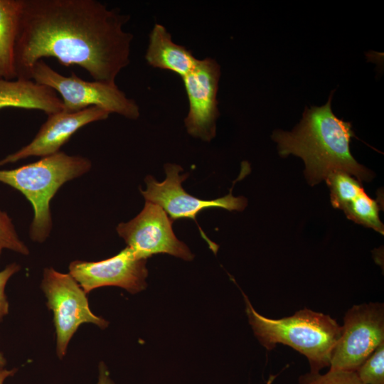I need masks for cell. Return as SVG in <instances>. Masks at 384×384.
Masks as SVG:
<instances>
[{
	"label": "cell",
	"instance_id": "1",
	"mask_svg": "<svg viewBox=\"0 0 384 384\" xmlns=\"http://www.w3.org/2000/svg\"><path fill=\"white\" fill-rule=\"evenodd\" d=\"M130 16L97 0H22L14 48L16 78L30 80L33 65L53 57L78 65L96 81L115 83L130 63Z\"/></svg>",
	"mask_w": 384,
	"mask_h": 384
},
{
	"label": "cell",
	"instance_id": "18",
	"mask_svg": "<svg viewBox=\"0 0 384 384\" xmlns=\"http://www.w3.org/2000/svg\"><path fill=\"white\" fill-rule=\"evenodd\" d=\"M299 384H363L356 371L330 369L324 374L309 372L301 375Z\"/></svg>",
	"mask_w": 384,
	"mask_h": 384
},
{
	"label": "cell",
	"instance_id": "22",
	"mask_svg": "<svg viewBox=\"0 0 384 384\" xmlns=\"http://www.w3.org/2000/svg\"><path fill=\"white\" fill-rule=\"evenodd\" d=\"M16 371V368H12L10 370L6 368H0V384H4L5 380L9 377L14 376Z\"/></svg>",
	"mask_w": 384,
	"mask_h": 384
},
{
	"label": "cell",
	"instance_id": "15",
	"mask_svg": "<svg viewBox=\"0 0 384 384\" xmlns=\"http://www.w3.org/2000/svg\"><path fill=\"white\" fill-rule=\"evenodd\" d=\"M149 65L169 70L181 78L196 67L198 59L186 47L174 42L171 34L160 23H155L145 53Z\"/></svg>",
	"mask_w": 384,
	"mask_h": 384
},
{
	"label": "cell",
	"instance_id": "4",
	"mask_svg": "<svg viewBox=\"0 0 384 384\" xmlns=\"http://www.w3.org/2000/svg\"><path fill=\"white\" fill-rule=\"evenodd\" d=\"M91 166L89 159L60 151L14 169L0 170V182L22 193L33 206L34 216L29 230L33 241L42 243L50 235L53 225L50 202L58 189L88 172Z\"/></svg>",
	"mask_w": 384,
	"mask_h": 384
},
{
	"label": "cell",
	"instance_id": "17",
	"mask_svg": "<svg viewBox=\"0 0 384 384\" xmlns=\"http://www.w3.org/2000/svg\"><path fill=\"white\" fill-rule=\"evenodd\" d=\"M356 373L363 384H384V342L364 361Z\"/></svg>",
	"mask_w": 384,
	"mask_h": 384
},
{
	"label": "cell",
	"instance_id": "3",
	"mask_svg": "<svg viewBox=\"0 0 384 384\" xmlns=\"http://www.w3.org/2000/svg\"><path fill=\"white\" fill-rule=\"evenodd\" d=\"M245 311L255 336L267 351L279 343L304 355L311 373L330 367L341 326L331 316L304 308L292 316L271 319L259 314L242 293Z\"/></svg>",
	"mask_w": 384,
	"mask_h": 384
},
{
	"label": "cell",
	"instance_id": "7",
	"mask_svg": "<svg viewBox=\"0 0 384 384\" xmlns=\"http://www.w3.org/2000/svg\"><path fill=\"white\" fill-rule=\"evenodd\" d=\"M383 342V303L353 305L344 316L329 368L356 371Z\"/></svg>",
	"mask_w": 384,
	"mask_h": 384
},
{
	"label": "cell",
	"instance_id": "14",
	"mask_svg": "<svg viewBox=\"0 0 384 384\" xmlns=\"http://www.w3.org/2000/svg\"><path fill=\"white\" fill-rule=\"evenodd\" d=\"M37 110L52 114L63 110L60 97L52 89L32 80L0 79V110Z\"/></svg>",
	"mask_w": 384,
	"mask_h": 384
},
{
	"label": "cell",
	"instance_id": "8",
	"mask_svg": "<svg viewBox=\"0 0 384 384\" xmlns=\"http://www.w3.org/2000/svg\"><path fill=\"white\" fill-rule=\"evenodd\" d=\"M173 220L159 206L146 201L133 219L119 223L116 230L139 259L165 253L186 261L193 259L188 247L179 240L172 228Z\"/></svg>",
	"mask_w": 384,
	"mask_h": 384
},
{
	"label": "cell",
	"instance_id": "23",
	"mask_svg": "<svg viewBox=\"0 0 384 384\" xmlns=\"http://www.w3.org/2000/svg\"><path fill=\"white\" fill-rule=\"evenodd\" d=\"M6 360L4 356V354L0 352V368H4V367L6 366Z\"/></svg>",
	"mask_w": 384,
	"mask_h": 384
},
{
	"label": "cell",
	"instance_id": "12",
	"mask_svg": "<svg viewBox=\"0 0 384 384\" xmlns=\"http://www.w3.org/2000/svg\"><path fill=\"white\" fill-rule=\"evenodd\" d=\"M110 112L98 107H90L78 112L63 110L48 115L36 137L27 145L0 160V166L30 156L46 157L60 149L82 127L108 118Z\"/></svg>",
	"mask_w": 384,
	"mask_h": 384
},
{
	"label": "cell",
	"instance_id": "16",
	"mask_svg": "<svg viewBox=\"0 0 384 384\" xmlns=\"http://www.w3.org/2000/svg\"><path fill=\"white\" fill-rule=\"evenodd\" d=\"M22 0H0V79L14 80V48Z\"/></svg>",
	"mask_w": 384,
	"mask_h": 384
},
{
	"label": "cell",
	"instance_id": "11",
	"mask_svg": "<svg viewBox=\"0 0 384 384\" xmlns=\"http://www.w3.org/2000/svg\"><path fill=\"white\" fill-rule=\"evenodd\" d=\"M146 260L137 258L128 247L114 256L97 262L74 260L69 274L88 294L105 286H116L136 294L146 287Z\"/></svg>",
	"mask_w": 384,
	"mask_h": 384
},
{
	"label": "cell",
	"instance_id": "13",
	"mask_svg": "<svg viewBox=\"0 0 384 384\" xmlns=\"http://www.w3.org/2000/svg\"><path fill=\"white\" fill-rule=\"evenodd\" d=\"M325 181L334 208L342 210L346 217L355 223L383 235L384 226L379 218L378 203L366 194L358 180L348 174L334 172Z\"/></svg>",
	"mask_w": 384,
	"mask_h": 384
},
{
	"label": "cell",
	"instance_id": "10",
	"mask_svg": "<svg viewBox=\"0 0 384 384\" xmlns=\"http://www.w3.org/2000/svg\"><path fill=\"white\" fill-rule=\"evenodd\" d=\"M220 75L218 63L206 58L198 59L193 70L182 78L189 105L184 119L186 132L204 142H210L216 134Z\"/></svg>",
	"mask_w": 384,
	"mask_h": 384
},
{
	"label": "cell",
	"instance_id": "20",
	"mask_svg": "<svg viewBox=\"0 0 384 384\" xmlns=\"http://www.w3.org/2000/svg\"><path fill=\"white\" fill-rule=\"evenodd\" d=\"M21 266L15 262L8 265L3 270L0 271V322L4 317L9 314V304L5 294V287L15 273L18 272Z\"/></svg>",
	"mask_w": 384,
	"mask_h": 384
},
{
	"label": "cell",
	"instance_id": "9",
	"mask_svg": "<svg viewBox=\"0 0 384 384\" xmlns=\"http://www.w3.org/2000/svg\"><path fill=\"white\" fill-rule=\"evenodd\" d=\"M166 178L157 181L151 175L145 178L146 188L140 189L146 201L161 207L174 221L189 218L196 222V215L202 210L210 208H223L228 210H242L247 204L245 197H235L232 191L221 198L204 200L188 194L183 188L182 182L188 176L181 174L183 169L176 164L164 165Z\"/></svg>",
	"mask_w": 384,
	"mask_h": 384
},
{
	"label": "cell",
	"instance_id": "6",
	"mask_svg": "<svg viewBox=\"0 0 384 384\" xmlns=\"http://www.w3.org/2000/svg\"><path fill=\"white\" fill-rule=\"evenodd\" d=\"M41 287L53 314L59 358L65 356L68 345L81 324L91 323L102 329L108 326L105 319L92 313L87 293L69 273L45 268Z\"/></svg>",
	"mask_w": 384,
	"mask_h": 384
},
{
	"label": "cell",
	"instance_id": "19",
	"mask_svg": "<svg viewBox=\"0 0 384 384\" xmlns=\"http://www.w3.org/2000/svg\"><path fill=\"white\" fill-rule=\"evenodd\" d=\"M7 249L23 255L29 254V250L19 238L12 219L8 213L0 209V257L3 250Z\"/></svg>",
	"mask_w": 384,
	"mask_h": 384
},
{
	"label": "cell",
	"instance_id": "2",
	"mask_svg": "<svg viewBox=\"0 0 384 384\" xmlns=\"http://www.w3.org/2000/svg\"><path fill=\"white\" fill-rule=\"evenodd\" d=\"M333 95L325 105L306 107L300 122L291 132L275 130L272 139L281 156L293 154L302 159L311 186L334 172L353 175L360 183L369 181L373 174L351 154L350 141L354 137L351 123L333 113Z\"/></svg>",
	"mask_w": 384,
	"mask_h": 384
},
{
	"label": "cell",
	"instance_id": "5",
	"mask_svg": "<svg viewBox=\"0 0 384 384\" xmlns=\"http://www.w3.org/2000/svg\"><path fill=\"white\" fill-rule=\"evenodd\" d=\"M29 79L50 87L60 95L65 112H74L90 107H98L110 114H117L129 119H137L140 116L137 103L129 98L116 83L87 81L74 73L65 76L43 60L33 65Z\"/></svg>",
	"mask_w": 384,
	"mask_h": 384
},
{
	"label": "cell",
	"instance_id": "21",
	"mask_svg": "<svg viewBox=\"0 0 384 384\" xmlns=\"http://www.w3.org/2000/svg\"><path fill=\"white\" fill-rule=\"evenodd\" d=\"M98 378L96 384H114L112 380L107 366L103 363H99Z\"/></svg>",
	"mask_w": 384,
	"mask_h": 384
}]
</instances>
